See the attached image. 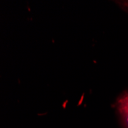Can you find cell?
Segmentation results:
<instances>
[{
    "instance_id": "1",
    "label": "cell",
    "mask_w": 128,
    "mask_h": 128,
    "mask_svg": "<svg viewBox=\"0 0 128 128\" xmlns=\"http://www.w3.org/2000/svg\"><path fill=\"white\" fill-rule=\"evenodd\" d=\"M118 109L124 121L128 126V94L124 95L119 100Z\"/></svg>"
}]
</instances>
